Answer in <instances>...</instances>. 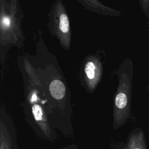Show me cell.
<instances>
[{
    "instance_id": "3",
    "label": "cell",
    "mask_w": 149,
    "mask_h": 149,
    "mask_svg": "<svg viewBox=\"0 0 149 149\" xmlns=\"http://www.w3.org/2000/svg\"><path fill=\"white\" fill-rule=\"evenodd\" d=\"M84 82L89 90L93 91L97 87L102 75V66L95 56L86 58L83 65Z\"/></svg>"
},
{
    "instance_id": "1",
    "label": "cell",
    "mask_w": 149,
    "mask_h": 149,
    "mask_svg": "<svg viewBox=\"0 0 149 149\" xmlns=\"http://www.w3.org/2000/svg\"><path fill=\"white\" fill-rule=\"evenodd\" d=\"M17 1H3L1 3V44L13 43L19 45L23 41V35L20 30L19 6Z\"/></svg>"
},
{
    "instance_id": "5",
    "label": "cell",
    "mask_w": 149,
    "mask_h": 149,
    "mask_svg": "<svg viewBox=\"0 0 149 149\" xmlns=\"http://www.w3.org/2000/svg\"><path fill=\"white\" fill-rule=\"evenodd\" d=\"M77 1L82 6H83L86 9H87L88 10L97 13L107 16L116 15V12L115 10L105 6L98 1L80 0Z\"/></svg>"
},
{
    "instance_id": "4",
    "label": "cell",
    "mask_w": 149,
    "mask_h": 149,
    "mask_svg": "<svg viewBox=\"0 0 149 149\" xmlns=\"http://www.w3.org/2000/svg\"><path fill=\"white\" fill-rule=\"evenodd\" d=\"M32 113L34 120L42 130L44 133L48 137L50 136V129L48 123L47 116L42 107L38 103L34 102L31 106Z\"/></svg>"
},
{
    "instance_id": "6",
    "label": "cell",
    "mask_w": 149,
    "mask_h": 149,
    "mask_svg": "<svg viewBox=\"0 0 149 149\" xmlns=\"http://www.w3.org/2000/svg\"><path fill=\"white\" fill-rule=\"evenodd\" d=\"M124 149H147L143 134L138 132L132 134Z\"/></svg>"
},
{
    "instance_id": "8",
    "label": "cell",
    "mask_w": 149,
    "mask_h": 149,
    "mask_svg": "<svg viewBox=\"0 0 149 149\" xmlns=\"http://www.w3.org/2000/svg\"><path fill=\"white\" fill-rule=\"evenodd\" d=\"M0 149H9V144L5 136L3 135L2 131L1 132V145Z\"/></svg>"
},
{
    "instance_id": "7",
    "label": "cell",
    "mask_w": 149,
    "mask_h": 149,
    "mask_svg": "<svg viewBox=\"0 0 149 149\" xmlns=\"http://www.w3.org/2000/svg\"><path fill=\"white\" fill-rule=\"evenodd\" d=\"M49 92L53 98L61 100L64 98L66 94V88L63 83L58 79L52 80L49 86Z\"/></svg>"
},
{
    "instance_id": "2",
    "label": "cell",
    "mask_w": 149,
    "mask_h": 149,
    "mask_svg": "<svg viewBox=\"0 0 149 149\" xmlns=\"http://www.w3.org/2000/svg\"><path fill=\"white\" fill-rule=\"evenodd\" d=\"M48 27L51 33L59 40L61 47L69 50L71 42L69 19L61 1H57L49 13Z\"/></svg>"
}]
</instances>
